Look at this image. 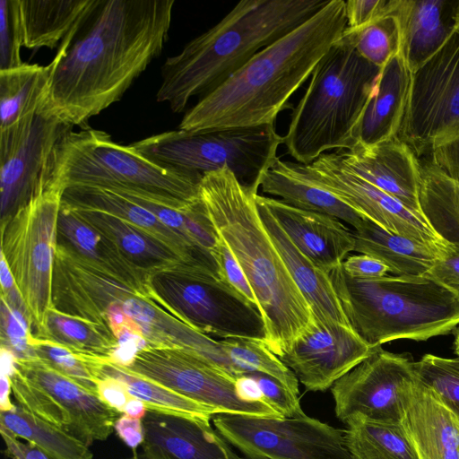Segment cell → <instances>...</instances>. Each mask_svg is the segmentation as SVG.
<instances>
[{
    "instance_id": "cell-1",
    "label": "cell",
    "mask_w": 459,
    "mask_h": 459,
    "mask_svg": "<svg viewBox=\"0 0 459 459\" xmlns=\"http://www.w3.org/2000/svg\"><path fill=\"white\" fill-rule=\"evenodd\" d=\"M174 0H98L60 43L39 113L69 126L118 101L159 56Z\"/></svg>"
},
{
    "instance_id": "cell-2",
    "label": "cell",
    "mask_w": 459,
    "mask_h": 459,
    "mask_svg": "<svg viewBox=\"0 0 459 459\" xmlns=\"http://www.w3.org/2000/svg\"><path fill=\"white\" fill-rule=\"evenodd\" d=\"M347 27L344 0H329L298 28L255 54L198 100L178 129L190 133L273 124Z\"/></svg>"
},
{
    "instance_id": "cell-3",
    "label": "cell",
    "mask_w": 459,
    "mask_h": 459,
    "mask_svg": "<svg viewBox=\"0 0 459 459\" xmlns=\"http://www.w3.org/2000/svg\"><path fill=\"white\" fill-rule=\"evenodd\" d=\"M258 189L242 185L223 168L203 175L200 197L255 296L265 344L278 357L314 324L312 310L260 219Z\"/></svg>"
},
{
    "instance_id": "cell-4",
    "label": "cell",
    "mask_w": 459,
    "mask_h": 459,
    "mask_svg": "<svg viewBox=\"0 0 459 459\" xmlns=\"http://www.w3.org/2000/svg\"><path fill=\"white\" fill-rule=\"evenodd\" d=\"M325 0H243L213 27L189 41L161 67L158 102L173 112L206 96L255 54L320 11Z\"/></svg>"
},
{
    "instance_id": "cell-5",
    "label": "cell",
    "mask_w": 459,
    "mask_h": 459,
    "mask_svg": "<svg viewBox=\"0 0 459 459\" xmlns=\"http://www.w3.org/2000/svg\"><path fill=\"white\" fill-rule=\"evenodd\" d=\"M328 275L350 326L374 349L399 339L426 341L459 325V299L427 275L360 280L342 264Z\"/></svg>"
},
{
    "instance_id": "cell-6",
    "label": "cell",
    "mask_w": 459,
    "mask_h": 459,
    "mask_svg": "<svg viewBox=\"0 0 459 459\" xmlns=\"http://www.w3.org/2000/svg\"><path fill=\"white\" fill-rule=\"evenodd\" d=\"M380 70L342 36L330 48L313 70L283 136L298 163L307 165L328 151L357 143V129Z\"/></svg>"
},
{
    "instance_id": "cell-7",
    "label": "cell",
    "mask_w": 459,
    "mask_h": 459,
    "mask_svg": "<svg viewBox=\"0 0 459 459\" xmlns=\"http://www.w3.org/2000/svg\"><path fill=\"white\" fill-rule=\"evenodd\" d=\"M202 174L164 168L131 145L112 141L103 131L84 128L65 133L52 152L46 181L61 186H86L144 192L174 208L199 201Z\"/></svg>"
},
{
    "instance_id": "cell-8",
    "label": "cell",
    "mask_w": 459,
    "mask_h": 459,
    "mask_svg": "<svg viewBox=\"0 0 459 459\" xmlns=\"http://www.w3.org/2000/svg\"><path fill=\"white\" fill-rule=\"evenodd\" d=\"M282 142L273 123L198 134L178 129L130 145L167 169L204 175L228 168L242 185L258 189Z\"/></svg>"
},
{
    "instance_id": "cell-9",
    "label": "cell",
    "mask_w": 459,
    "mask_h": 459,
    "mask_svg": "<svg viewBox=\"0 0 459 459\" xmlns=\"http://www.w3.org/2000/svg\"><path fill=\"white\" fill-rule=\"evenodd\" d=\"M148 299L208 336L265 342L258 307L209 271L179 264L151 273Z\"/></svg>"
},
{
    "instance_id": "cell-10",
    "label": "cell",
    "mask_w": 459,
    "mask_h": 459,
    "mask_svg": "<svg viewBox=\"0 0 459 459\" xmlns=\"http://www.w3.org/2000/svg\"><path fill=\"white\" fill-rule=\"evenodd\" d=\"M63 193L61 186L47 181L25 206L1 226V255L32 316L34 337L43 333L51 307Z\"/></svg>"
},
{
    "instance_id": "cell-11",
    "label": "cell",
    "mask_w": 459,
    "mask_h": 459,
    "mask_svg": "<svg viewBox=\"0 0 459 459\" xmlns=\"http://www.w3.org/2000/svg\"><path fill=\"white\" fill-rule=\"evenodd\" d=\"M212 423L247 459H352L343 429L306 414L285 418L217 413Z\"/></svg>"
},
{
    "instance_id": "cell-12",
    "label": "cell",
    "mask_w": 459,
    "mask_h": 459,
    "mask_svg": "<svg viewBox=\"0 0 459 459\" xmlns=\"http://www.w3.org/2000/svg\"><path fill=\"white\" fill-rule=\"evenodd\" d=\"M459 136V32L411 75L398 137L416 154Z\"/></svg>"
},
{
    "instance_id": "cell-13",
    "label": "cell",
    "mask_w": 459,
    "mask_h": 459,
    "mask_svg": "<svg viewBox=\"0 0 459 459\" xmlns=\"http://www.w3.org/2000/svg\"><path fill=\"white\" fill-rule=\"evenodd\" d=\"M125 368L218 413L281 417L264 403L243 399L235 377L179 349L147 345Z\"/></svg>"
},
{
    "instance_id": "cell-14",
    "label": "cell",
    "mask_w": 459,
    "mask_h": 459,
    "mask_svg": "<svg viewBox=\"0 0 459 459\" xmlns=\"http://www.w3.org/2000/svg\"><path fill=\"white\" fill-rule=\"evenodd\" d=\"M71 126L42 113L0 131V221L5 224L46 182L54 148Z\"/></svg>"
},
{
    "instance_id": "cell-15",
    "label": "cell",
    "mask_w": 459,
    "mask_h": 459,
    "mask_svg": "<svg viewBox=\"0 0 459 459\" xmlns=\"http://www.w3.org/2000/svg\"><path fill=\"white\" fill-rule=\"evenodd\" d=\"M291 164L303 178L386 230L424 243L450 245L433 230L421 212L352 173L335 152L324 153L307 165Z\"/></svg>"
},
{
    "instance_id": "cell-16",
    "label": "cell",
    "mask_w": 459,
    "mask_h": 459,
    "mask_svg": "<svg viewBox=\"0 0 459 459\" xmlns=\"http://www.w3.org/2000/svg\"><path fill=\"white\" fill-rule=\"evenodd\" d=\"M414 377L408 356L376 350L331 387L336 417L401 423L403 391Z\"/></svg>"
},
{
    "instance_id": "cell-17",
    "label": "cell",
    "mask_w": 459,
    "mask_h": 459,
    "mask_svg": "<svg viewBox=\"0 0 459 459\" xmlns=\"http://www.w3.org/2000/svg\"><path fill=\"white\" fill-rule=\"evenodd\" d=\"M377 349L367 344L349 325L315 319L279 359L307 390L323 392Z\"/></svg>"
},
{
    "instance_id": "cell-18",
    "label": "cell",
    "mask_w": 459,
    "mask_h": 459,
    "mask_svg": "<svg viewBox=\"0 0 459 459\" xmlns=\"http://www.w3.org/2000/svg\"><path fill=\"white\" fill-rule=\"evenodd\" d=\"M135 296L146 298L142 291L93 264L71 248L56 244L51 306L57 310L110 330L107 318L109 307Z\"/></svg>"
},
{
    "instance_id": "cell-19",
    "label": "cell",
    "mask_w": 459,
    "mask_h": 459,
    "mask_svg": "<svg viewBox=\"0 0 459 459\" xmlns=\"http://www.w3.org/2000/svg\"><path fill=\"white\" fill-rule=\"evenodd\" d=\"M142 459H243L210 420L147 411Z\"/></svg>"
},
{
    "instance_id": "cell-20",
    "label": "cell",
    "mask_w": 459,
    "mask_h": 459,
    "mask_svg": "<svg viewBox=\"0 0 459 459\" xmlns=\"http://www.w3.org/2000/svg\"><path fill=\"white\" fill-rule=\"evenodd\" d=\"M335 152L352 173L421 212L419 202L420 162L398 136L372 146L356 144Z\"/></svg>"
},
{
    "instance_id": "cell-21",
    "label": "cell",
    "mask_w": 459,
    "mask_h": 459,
    "mask_svg": "<svg viewBox=\"0 0 459 459\" xmlns=\"http://www.w3.org/2000/svg\"><path fill=\"white\" fill-rule=\"evenodd\" d=\"M259 197L292 243L319 270L331 273L354 251L353 230L339 219L295 208L281 199Z\"/></svg>"
},
{
    "instance_id": "cell-22",
    "label": "cell",
    "mask_w": 459,
    "mask_h": 459,
    "mask_svg": "<svg viewBox=\"0 0 459 459\" xmlns=\"http://www.w3.org/2000/svg\"><path fill=\"white\" fill-rule=\"evenodd\" d=\"M17 369L45 389L63 408L72 422L71 435L90 446L112 433L121 415L100 397L59 373L39 358L17 360Z\"/></svg>"
},
{
    "instance_id": "cell-23",
    "label": "cell",
    "mask_w": 459,
    "mask_h": 459,
    "mask_svg": "<svg viewBox=\"0 0 459 459\" xmlns=\"http://www.w3.org/2000/svg\"><path fill=\"white\" fill-rule=\"evenodd\" d=\"M402 425L419 459H459V423L414 377L403 391Z\"/></svg>"
},
{
    "instance_id": "cell-24",
    "label": "cell",
    "mask_w": 459,
    "mask_h": 459,
    "mask_svg": "<svg viewBox=\"0 0 459 459\" xmlns=\"http://www.w3.org/2000/svg\"><path fill=\"white\" fill-rule=\"evenodd\" d=\"M62 203L71 207L98 210L119 217L167 245L187 264L205 269L220 278L217 264L211 252L192 246L152 212L117 193L99 187H68L63 193Z\"/></svg>"
},
{
    "instance_id": "cell-25",
    "label": "cell",
    "mask_w": 459,
    "mask_h": 459,
    "mask_svg": "<svg viewBox=\"0 0 459 459\" xmlns=\"http://www.w3.org/2000/svg\"><path fill=\"white\" fill-rule=\"evenodd\" d=\"M122 306L141 329L148 345L185 351L237 377L222 341L193 329L148 298L135 296L124 301Z\"/></svg>"
},
{
    "instance_id": "cell-26",
    "label": "cell",
    "mask_w": 459,
    "mask_h": 459,
    "mask_svg": "<svg viewBox=\"0 0 459 459\" xmlns=\"http://www.w3.org/2000/svg\"><path fill=\"white\" fill-rule=\"evenodd\" d=\"M457 4L448 0H400L393 14L400 30L399 54L411 74L456 31Z\"/></svg>"
},
{
    "instance_id": "cell-27",
    "label": "cell",
    "mask_w": 459,
    "mask_h": 459,
    "mask_svg": "<svg viewBox=\"0 0 459 459\" xmlns=\"http://www.w3.org/2000/svg\"><path fill=\"white\" fill-rule=\"evenodd\" d=\"M411 75L399 53L381 68L373 95L357 129L356 144L372 146L398 136L409 99Z\"/></svg>"
},
{
    "instance_id": "cell-28",
    "label": "cell",
    "mask_w": 459,
    "mask_h": 459,
    "mask_svg": "<svg viewBox=\"0 0 459 459\" xmlns=\"http://www.w3.org/2000/svg\"><path fill=\"white\" fill-rule=\"evenodd\" d=\"M263 225L297 286L306 298L315 319L349 325L328 273L316 268L292 243L274 216L255 196Z\"/></svg>"
},
{
    "instance_id": "cell-29",
    "label": "cell",
    "mask_w": 459,
    "mask_h": 459,
    "mask_svg": "<svg viewBox=\"0 0 459 459\" xmlns=\"http://www.w3.org/2000/svg\"><path fill=\"white\" fill-rule=\"evenodd\" d=\"M57 243L71 248L148 297L150 274L134 265L112 241L63 203L57 221Z\"/></svg>"
},
{
    "instance_id": "cell-30",
    "label": "cell",
    "mask_w": 459,
    "mask_h": 459,
    "mask_svg": "<svg viewBox=\"0 0 459 459\" xmlns=\"http://www.w3.org/2000/svg\"><path fill=\"white\" fill-rule=\"evenodd\" d=\"M353 236L354 251L380 260L393 275H426L452 247L420 242L386 230L368 219L353 230Z\"/></svg>"
},
{
    "instance_id": "cell-31",
    "label": "cell",
    "mask_w": 459,
    "mask_h": 459,
    "mask_svg": "<svg viewBox=\"0 0 459 459\" xmlns=\"http://www.w3.org/2000/svg\"><path fill=\"white\" fill-rule=\"evenodd\" d=\"M69 207L112 241L134 265L149 274L187 264L167 245L119 217L98 210Z\"/></svg>"
},
{
    "instance_id": "cell-32",
    "label": "cell",
    "mask_w": 459,
    "mask_h": 459,
    "mask_svg": "<svg viewBox=\"0 0 459 459\" xmlns=\"http://www.w3.org/2000/svg\"><path fill=\"white\" fill-rule=\"evenodd\" d=\"M260 187L264 193L281 197L295 208L335 217L354 230L367 219L330 192L299 176L291 161L278 158L262 176Z\"/></svg>"
},
{
    "instance_id": "cell-33",
    "label": "cell",
    "mask_w": 459,
    "mask_h": 459,
    "mask_svg": "<svg viewBox=\"0 0 459 459\" xmlns=\"http://www.w3.org/2000/svg\"><path fill=\"white\" fill-rule=\"evenodd\" d=\"M98 0H19L23 47L51 49L94 7Z\"/></svg>"
},
{
    "instance_id": "cell-34",
    "label": "cell",
    "mask_w": 459,
    "mask_h": 459,
    "mask_svg": "<svg viewBox=\"0 0 459 459\" xmlns=\"http://www.w3.org/2000/svg\"><path fill=\"white\" fill-rule=\"evenodd\" d=\"M53 63L26 64L0 70V131L6 130L40 111Z\"/></svg>"
},
{
    "instance_id": "cell-35",
    "label": "cell",
    "mask_w": 459,
    "mask_h": 459,
    "mask_svg": "<svg viewBox=\"0 0 459 459\" xmlns=\"http://www.w3.org/2000/svg\"><path fill=\"white\" fill-rule=\"evenodd\" d=\"M419 202L420 212L433 230L459 248V182L429 160L420 163Z\"/></svg>"
},
{
    "instance_id": "cell-36",
    "label": "cell",
    "mask_w": 459,
    "mask_h": 459,
    "mask_svg": "<svg viewBox=\"0 0 459 459\" xmlns=\"http://www.w3.org/2000/svg\"><path fill=\"white\" fill-rule=\"evenodd\" d=\"M343 432L352 459H419L402 423L353 419Z\"/></svg>"
},
{
    "instance_id": "cell-37",
    "label": "cell",
    "mask_w": 459,
    "mask_h": 459,
    "mask_svg": "<svg viewBox=\"0 0 459 459\" xmlns=\"http://www.w3.org/2000/svg\"><path fill=\"white\" fill-rule=\"evenodd\" d=\"M98 379L108 377L124 384L128 393L142 401L147 411L212 420L218 412L155 382L134 375L123 367L101 359L97 367Z\"/></svg>"
},
{
    "instance_id": "cell-38",
    "label": "cell",
    "mask_w": 459,
    "mask_h": 459,
    "mask_svg": "<svg viewBox=\"0 0 459 459\" xmlns=\"http://www.w3.org/2000/svg\"><path fill=\"white\" fill-rule=\"evenodd\" d=\"M0 425L17 437L34 445L49 459H92L83 442L66 431L29 413L20 405L1 411Z\"/></svg>"
},
{
    "instance_id": "cell-39",
    "label": "cell",
    "mask_w": 459,
    "mask_h": 459,
    "mask_svg": "<svg viewBox=\"0 0 459 459\" xmlns=\"http://www.w3.org/2000/svg\"><path fill=\"white\" fill-rule=\"evenodd\" d=\"M49 340L74 351L110 360L117 340L107 327L61 312L50 307L43 333L36 337Z\"/></svg>"
},
{
    "instance_id": "cell-40",
    "label": "cell",
    "mask_w": 459,
    "mask_h": 459,
    "mask_svg": "<svg viewBox=\"0 0 459 459\" xmlns=\"http://www.w3.org/2000/svg\"><path fill=\"white\" fill-rule=\"evenodd\" d=\"M222 343L235 369L237 377L250 372L267 374L299 395V379L264 342L253 339L230 338Z\"/></svg>"
},
{
    "instance_id": "cell-41",
    "label": "cell",
    "mask_w": 459,
    "mask_h": 459,
    "mask_svg": "<svg viewBox=\"0 0 459 459\" xmlns=\"http://www.w3.org/2000/svg\"><path fill=\"white\" fill-rule=\"evenodd\" d=\"M342 36L351 43L365 60L379 68L400 51L399 24L394 14L361 28L346 27Z\"/></svg>"
},
{
    "instance_id": "cell-42",
    "label": "cell",
    "mask_w": 459,
    "mask_h": 459,
    "mask_svg": "<svg viewBox=\"0 0 459 459\" xmlns=\"http://www.w3.org/2000/svg\"><path fill=\"white\" fill-rule=\"evenodd\" d=\"M31 347L36 358L98 395L97 364L102 358L74 351L49 340L34 337Z\"/></svg>"
},
{
    "instance_id": "cell-43",
    "label": "cell",
    "mask_w": 459,
    "mask_h": 459,
    "mask_svg": "<svg viewBox=\"0 0 459 459\" xmlns=\"http://www.w3.org/2000/svg\"><path fill=\"white\" fill-rule=\"evenodd\" d=\"M416 378L438 399L459 423V358L425 354L413 361Z\"/></svg>"
},
{
    "instance_id": "cell-44",
    "label": "cell",
    "mask_w": 459,
    "mask_h": 459,
    "mask_svg": "<svg viewBox=\"0 0 459 459\" xmlns=\"http://www.w3.org/2000/svg\"><path fill=\"white\" fill-rule=\"evenodd\" d=\"M10 380L12 393L18 405L71 435L72 422L69 416L45 389L24 377L18 369Z\"/></svg>"
},
{
    "instance_id": "cell-45",
    "label": "cell",
    "mask_w": 459,
    "mask_h": 459,
    "mask_svg": "<svg viewBox=\"0 0 459 459\" xmlns=\"http://www.w3.org/2000/svg\"><path fill=\"white\" fill-rule=\"evenodd\" d=\"M1 347L13 353L17 360L35 358L31 347L34 338L32 317L10 306L1 298Z\"/></svg>"
},
{
    "instance_id": "cell-46",
    "label": "cell",
    "mask_w": 459,
    "mask_h": 459,
    "mask_svg": "<svg viewBox=\"0 0 459 459\" xmlns=\"http://www.w3.org/2000/svg\"><path fill=\"white\" fill-rule=\"evenodd\" d=\"M22 47L19 0H0V70L23 64L21 58Z\"/></svg>"
},
{
    "instance_id": "cell-47",
    "label": "cell",
    "mask_w": 459,
    "mask_h": 459,
    "mask_svg": "<svg viewBox=\"0 0 459 459\" xmlns=\"http://www.w3.org/2000/svg\"><path fill=\"white\" fill-rule=\"evenodd\" d=\"M255 378L264 403L273 408L281 417L303 416L299 395L276 378L261 372H250Z\"/></svg>"
},
{
    "instance_id": "cell-48",
    "label": "cell",
    "mask_w": 459,
    "mask_h": 459,
    "mask_svg": "<svg viewBox=\"0 0 459 459\" xmlns=\"http://www.w3.org/2000/svg\"><path fill=\"white\" fill-rule=\"evenodd\" d=\"M212 253L217 264L221 280L238 291L251 304L258 307L255 296L242 268L226 242L221 237Z\"/></svg>"
},
{
    "instance_id": "cell-49",
    "label": "cell",
    "mask_w": 459,
    "mask_h": 459,
    "mask_svg": "<svg viewBox=\"0 0 459 459\" xmlns=\"http://www.w3.org/2000/svg\"><path fill=\"white\" fill-rule=\"evenodd\" d=\"M400 0H348L345 1L347 28L358 29L396 10Z\"/></svg>"
},
{
    "instance_id": "cell-50",
    "label": "cell",
    "mask_w": 459,
    "mask_h": 459,
    "mask_svg": "<svg viewBox=\"0 0 459 459\" xmlns=\"http://www.w3.org/2000/svg\"><path fill=\"white\" fill-rule=\"evenodd\" d=\"M449 290L459 299V248L452 246L426 274Z\"/></svg>"
},
{
    "instance_id": "cell-51",
    "label": "cell",
    "mask_w": 459,
    "mask_h": 459,
    "mask_svg": "<svg viewBox=\"0 0 459 459\" xmlns=\"http://www.w3.org/2000/svg\"><path fill=\"white\" fill-rule=\"evenodd\" d=\"M342 265L346 274L354 279H377L389 273L384 263L364 254L348 256Z\"/></svg>"
},
{
    "instance_id": "cell-52",
    "label": "cell",
    "mask_w": 459,
    "mask_h": 459,
    "mask_svg": "<svg viewBox=\"0 0 459 459\" xmlns=\"http://www.w3.org/2000/svg\"><path fill=\"white\" fill-rule=\"evenodd\" d=\"M429 154L430 163L448 178L459 182V136L435 147Z\"/></svg>"
},
{
    "instance_id": "cell-53",
    "label": "cell",
    "mask_w": 459,
    "mask_h": 459,
    "mask_svg": "<svg viewBox=\"0 0 459 459\" xmlns=\"http://www.w3.org/2000/svg\"><path fill=\"white\" fill-rule=\"evenodd\" d=\"M97 388L100 399L121 414H123L127 403L133 397L122 382L111 377H100L97 382Z\"/></svg>"
},
{
    "instance_id": "cell-54",
    "label": "cell",
    "mask_w": 459,
    "mask_h": 459,
    "mask_svg": "<svg viewBox=\"0 0 459 459\" xmlns=\"http://www.w3.org/2000/svg\"><path fill=\"white\" fill-rule=\"evenodd\" d=\"M0 255L1 298L10 306L31 316L4 257Z\"/></svg>"
},
{
    "instance_id": "cell-55",
    "label": "cell",
    "mask_w": 459,
    "mask_h": 459,
    "mask_svg": "<svg viewBox=\"0 0 459 459\" xmlns=\"http://www.w3.org/2000/svg\"><path fill=\"white\" fill-rule=\"evenodd\" d=\"M0 433L5 445L6 455L12 459H49L34 445L22 442L10 430L0 425Z\"/></svg>"
},
{
    "instance_id": "cell-56",
    "label": "cell",
    "mask_w": 459,
    "mask_h": 459,
    "mask_svg": "<svg viewBox=\"0 0 459 459\" xmlns=\"http://www.w3.org/2000/svg\"><path fill=\"white\" fill-rule=\"evenodd\" d=\"M114 430L120 439L133 450L142 445L144 437L141 419L121 414L114 423Z\"/></svg>"
},
{
    "instance_id": "cell-57",
    "label": "cell",
    "mask_w": 459,
    "mask_h": 459,
    "mask_svg": "<svg viewBox=\"0 0 459 459\" xmlns=\"http://www.w3.org/2000/svg\"><path fill=\"white\" fill-rule=\"evenodd\" d=\"M12 385L10 377L1 374L0 380V410L1 411H9L15 407L10 399Z\"/></svg>"
},
{
    "instance_id": "cell-58",
    "label": "cell",
    "mask_w": 459,
    "mask_h": 459,
    "mask_svg": "<svg viewBox=\"0 0 459 459\" xmlns=\"http://www.w3.org/2000/svg\"><path fill=\"white\" fill-rule=\"evenodd\" d=\"M1 374L11 377L16 371L17 359L12 351L0 347Z\"/></svg>"
},
{
    "instance_id": "cell-59",
    "label": "cell",
    "mask_w": 459,
    "mask_h": 459,
    "mask_svg": "<svg viewBox=\"0 0 459 459\" xmlns=\"http://www.w3.org/2000/svg\"><path fill=\"white\" fill-rule=\"evenodd\" d=\"M146 412L147 409L144 403L133 396L127 403L123 414L142 420L145 416Z\"/></svg>"
},
{
    "instance_id": "cell-60",
    "label": "cell",
    "mask_w": 459,
    "mask_h": 459,
    "mask_svg": "<svg viewBox=\"0 0 459 459\" xmlns=\"http://www.w3.org/2000/svg\"><path fill=\"white\" fill-rule=\"evenodd\" d=\"M454 346H455V354H456V355L458 356V358H459V328H458V330L456 331V334H455V338Z\"/></svg>"
},
{
    "instance_id": "cell-61",
    "label": "cell",
    "mask_w": 459,
    "mask_h": 459,
    "mask_svg": "<svg viewBox=\"0 0 459 459\" xmlns=\"http://www.w3.org/2000/svg\"><path fill=\"white\" fill-rule=\"evenodd\" d=\"M455 30L459 32V1L455 12Z\"/></svg>"
}]
</instances>
